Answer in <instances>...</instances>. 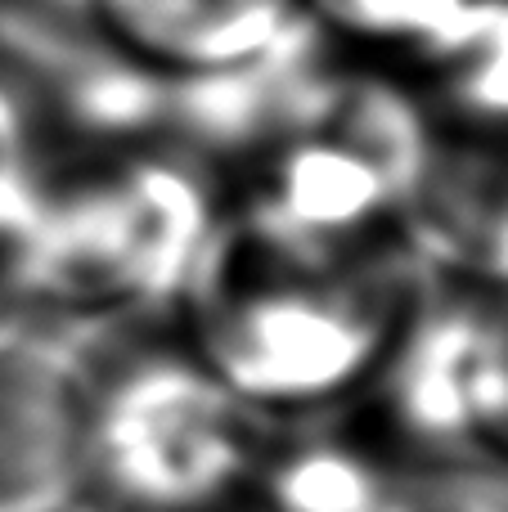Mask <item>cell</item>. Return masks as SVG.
<instances>
[{
  "instance_id": "cell-1",
  "label": "cell",
  "mask_w": 508,
  "mask_h": 512,
  "mask_svg": "<svg viewBox=\"0 0 508 512\" xmlns=\"http://www.w3.org/2000/svg\"><path fill=\"white\" fill-rule=\"evenodd\" d=\"M432 292L405 234L302 243L221 212L176 310L189 351L270 423L374 391Z\"/></svg>"
},
{
  "instance_id": "cell-2",
  "label": "cell",
  "mask_w": 508,
  "mask_h": 512,
  "mask_svg": "<svg viewBox=\"0 0 508 512\" xmlns=\"http://www.w3.org/2000/svg\"><path fill=\"white\" fill-rule=\"evenodd\" d=\"M221 221L216 176L171 131L45 144L14 301L59 333L176 310Z\"/></svg>"
},
{
  "instance_id": "cell-3",
  "label": "cell",
  "mask_w": 508,
  "mask_h": 512,
  "mask_svg": "<svg viewBox=\"0 0 508 512\" xmlns=\"http://www.w3.org/2000/svg\"><path fill=\"white\" fill-rule=\"evenodd\" d=\"M90 490L126 512H212L252 486L266 418L180 346L90 364Z\"/></svg>"
},
{
  "instance_id": "cell-4",
  "label": "cell",
  "mask_w": 508,
  "mask_h": 512,
  "mask_svg": "<svg viewBox=\"0 0 508 512\" xmlns=\"http://www.w3.org/2000/svg\"><path fill=\"white\" fill-rule=\"evenodd\" d=\"M90 355L50 324H0V512H72L90 495Z\"/></svg>"
},
{
  "instance_id": "cell-5",
  "label": "cell",
  "mask_w": 508,
  "mask_h": 512,
  "mask_svg": "<svg viewBox=\"0 0 508 512\" xmlns=\"http://www.w3.org/2000/svg\"><path fill=\"white\" fill-rule=\"evenodd\" d=\"M401 234L437 283L508 288V113L428 108V144Z\"/></svg>"
},
{
  "instance_id": "cell-6",
  "label": "cell",
  "mask_w": 508,
  "mask_h": 512,
  "mask_svg": "<svg viewBox=\"0 0 508 512\" xmlns=\"http://www.w3.org/2000/svg\"><path fill=\"white\" fill-rule=\"evenodd\" d=\"M90 27L162 86H212L266 63L315 32L306 0H81Z\"/></svg>"
},
{
  "instance_id": "cell-7",
  "label": "cell",
  "mask_w": 508,
  "mask_h": 512,
  "mask_svg": "<svg viewBox=\"0 0 508 512\" xmlns=\"http://www.w3.org/2000/svg\"><path fill=\"white\" fill-rule=\"evenodd\" d=\"M252 486H261L270 512H387L396 468L360 445L311 436L284 450L266 445Z\"/></svg>"
},
{
  "instance_id": "cell-8",
  "label": "cell",
  "mask_w": 508,
  "mask_h": 512,
  "mask_svg": "<svg viewBox=\"0 0 508 512\" xmlns=\"http://www.w3.org/2000/svg\"><path fill=\"white\" fill-rule=\"evenodd\" d=\"M45 162V131L27 99L0 77V324L18 315L14 301V270L18 243H23L27 216H32L36 180Z\"/></svg>"
},
{
  "instance_id": "cell-9",
  "label": "cell",
  "mask_w": 508,
  "mask_h": 512,
  "mask_svg": "<svg viewBox=\"0 0 508 512\" xmlns=\"http://www.w3.org/2000/svg\"><path fill=\"white\" fill-rule=\"evenodd\" d=\"M387 512H508V459L491 450L419 454L396 468Z\"/></svg>"
},
{
  "instance_id": "cell-10",
  "label": "cell",
  "mask_w": 508,
  "mask_h": 512,
  "mask_svg": "<svg viewBox=\"0 0 508 512\" xmlns=\"http://www.w3.org/2000/svg\"><path fill=\"white\" fill-rule=\"evenodd\" d=\"M473 0H306V18L315 32H329L347 45L419 54L437 41Z\"/></svg>"
},
{
  "instance_id": "cell-11",
  "label": "cell",
  "mask_w": 508,
  "mask_h": 512,
  "mask_svg": "<svg viewBox=\"0 0 508 512\" xmlns=\"http://www.w3.org/2000/svg\"><path fill=\"white\" fill-rule=\"evenodd\" d=\"M468 364H473V445L508 459V288L468 292Z\"/></svg>"
}]
</instances>
